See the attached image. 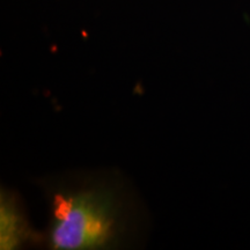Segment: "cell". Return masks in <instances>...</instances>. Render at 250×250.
<instances>
[{
  "mask_svg": "<svg viewBox=\"0 0 250 250\" xmlns=\"http://www.w3.org/2000/svg\"><path fill=\"white\" fill-rule=\"evenodd\" d=\"M124 201L107 182L81 183L52 193L46 241L52 249H109L124 232Z\"/></svg>",
  "mask_w": 250,
  "mask_h": 250,
  "instance_id": "6da1fadb",
  "label": "cell"
},
{
  "mask_svg": "<svg viewBox=\"0 0 250 250\" xmlns=\"http://www.w3.org/2000/svg\"><path fill=\"white\" fill-rule=\"evenodd\" d=\"M30 237L27 219L12 192L2 190L0 197V248L17 249Z\"/></svg>",
  "mask_w": 250,
  "mask_h": 250,
  "instance_id": "7a4b0ae2",
  "label": "cell"
}]
</instances>
